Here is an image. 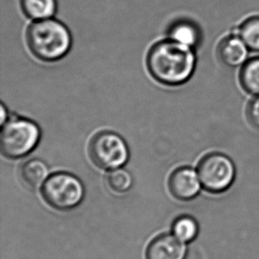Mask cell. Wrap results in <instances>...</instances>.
Returning <instances> with one entry per match:
<instances>
[{"mask_svg":"<svg viewBox=\"0 0 259 259\" xmlns=\"http://www.w3.org/2000/svg\"><path fill=\"white\" fill-rule=\"evenodd\" d=\"M28 49L38 60L46 62L60 60L72 46V35L63 22L54 18L34 21L26 31Z\"/></svg>","mask_w":259,"mask_h":259,"instance_id":"2","label":"cell"},{"mask_svg":"<svg viewBox=\"0 0 259 259\" xmlns=\"http://www.w3.org/2000/svg\"><path fill=\"white\" fill-rule=\"evenodd\" d=\"M240 83L249 94L259 97V57L247 60L240 71Z\"/></svg>","mask_w":259,"mask_h":259,"instance_id":"13","label":"cell"},{"mask_svg":"<svg viewBox=\"0 0 259 259\" xmlns=\"http://www.w3.org/2000/svg\"><path fill=\"white\" fill-rule=\"evenodd\" d=\"M198 224L194 218L181 216L175 220L172 224V234L181 242H189L196 238L198 234Z\"/></svg>","mask_w":259,"mask_h":259,"instance_id":"15","label":"cell"},{"mask_svg":"<svg viewBox=\"0 0 259 259\" xmlns=\"http://www.w3.org/2000/svg\"><path fill=\"white\" fill-rule=\"evenodd\" d=\"M186 246L175 235H160L148 245L146 259H185Z\"/></svg>","mask_w":259,"mask_h":259,"instance_id":"9","label":"cell"},{"mask_svg":"<svg viewBox=\"0 0 259 259\" xmlns=\"http://www.w3.org/2000/svg\"><path fill=\"white\" fill-rule=\"evenodd\" d=\"M89 155L95 165L112 171L121 168L128 161L130 150L119 135L112 131H102L91 138Z\"/></svg>","mask_w":259,"mask_h":259,"instance_id":"5","label":"cell"},{"mask_svg":"<svg viewBox=\"0 0 259 259\" xmlns=\"http://www.w3.org/2000/svg\"><path fill=\"white\" fill-rule=\"evenodd\" d=\"M49 174L48 165L38 158H33L25 162L19 172L21 182L32 190L42 187L49 177Z\"/></svg>","mask_w":259,"mask_h":259,"instance_id":"11","label":"cell"},{"mask_svg":"<svg viewBox=\"0 0 259 259\" xmlns=\"http://www.w3.org/2000/svg\"><path fill=\"white\" fill-rule=\"evenodd\" d=\"M247 119L254 127L259 130V97H255L249 102L246 110Z\"/></svg>","mask_w":259,"mask_h":259,"instance_id":"17","label":"cell"},{"mask_svg":"<svg viewBox=\"0 0 259 259\" xmlns=\"http://www.w3.org/2000/svg\"><path fill=\"white\" fill-rule=\"evenodd\" d=\"M167 34L169 39L194 49L199 45L202 39L198 26L186 19L175 21L168 28Z\"/></svg>","mask_w":259,"mask_h":259,"instance_id":"10","label":"cell"},{"mask_svg":"<svg viewBox=\"0 0 259 259\" xmlns=\"http://www.w3.org/2000/svg\"><path fill=\"white\" fill-rule=\"evenodd\" d=\"M168 187L172 196L181 201L194 199L203 188L197 172L188 166L180 167L172 172Z\"/></svg>","mask_w":259,"mask_h":259,"instance_id":"7","label":"cell"},{"mask_svg":"<svg viewBox=\"0 0 259 259\" xmlns=\"http://www.w3.org/2000/svg\"><path fill=\"white\" fill-rule=\"evenodd\" d=\"M196 172L207 192L221 194L227 191L235 182L236 168L227 155L211 152L200 160Z\"/></svg>","mask_w":259,"mask_h":259,"instance_id":"6","label":"cell"},{"mask_svg":"<svg viewBox=\"0 0 259 259\" xmlns=\"http://www.w3.org/2000/svg\"><path fill=\"white\" fill-rule=\"evenodd\" d=\"M21 10L26 17L34 21L53 18L57 12V0H21Z\"/></svg>","mask_w":259,"mask_h":259,"instance_id":"12","label":"cell"},{"mask_svg":"<svg viewBox=\"0 0 259 259\" xmlns=\"http://www.w3.org/2000/svg\"><path fill=\"white\" fill-rule=\"evenodd\" d=\"M146 63L156 81L166 86H178L192 76L196 68V53L194 48L165 39L151 46Z\"/></svg>","mask_w":259,"mask_h":259,"instance_id":"1","label":"cell"},{"mask_svg":"<svg viewBox=\"0 0 259 259\" xmlns=\"http://www.w3.org/2000/svg\"><path fill=\"white\" fill-rule=\"evenodd\" d=\"M82 182L75 175L58 172L50 175L42 186V196L50 206L58 210H70L84 197Z\"/></svg>","mask_w":259,"mask_h":259,"instance_id":"4","label":"cell"},{"mask_svg":"<svg viewBox=\"0 0 259 259\" xmlns=\"http://www.w3.org/2000/svg\"><path fill=\"white\" fill-rule=\"evenodd\" d=\"M107 184L112 191L122 194L132 188L133 178L125 169H114L107 175Z\"/></svg>","mask_w":259,"mask_h":259,"instance_id":"16","label":"cell"},{"mask_svg":"<svg viewBox=\"0 0 259 259\" xmlns=\"http://www.w3.org/2000/svg\"><path fill=\"white\" fill-rule=\"evenodd\" d=\"M250 50L237 34L228 35L217 47V56L221 63L228 67H242L248 60Z\"/></svg>","mask_w":259,"mask_h":259,"instance_id":"8","label":"cell"},{"mask_svg":"<svg viewBox=\"0 0 259 259\" xmlns=\"http://www.w3.org/2000/svg\"><path fill=\"white\" fill-rule=\"evenodd\" d=\"M7 110L5 108L3 104L1 105V125H3L5 123L7 122L6 119H7V114H6Z\"/></svg>","mask_w":259,"mask_h":259,"instance_id":"18","label":"cell"},{"mask_svg":"<svg viewBox=\"0 0 259 259\" xmlns=\"http://www.w3.org/2000/svg\"><path fill=\"white\" fill-rule=\"evenodd\" d=\"M41 137L38 126L24 118H14L2 125L0 150L6 158L18 159L29 154Z\"/></svg>","mask_w":259,"mask_h":259,"instance_id":"3","label":"cell"},{"mask_svg":"<svg viewBox=\"0 0 259 259\" xmlns=\"http://www.w3.org/2000/svg\"><path fill=\"white\" fill-rule=\"evenodd\" d=\"M235 34L243 40L250 51L259 53V16L246 19Z\"/></svg>","mask_w":259,"mask_h":259,"instance_id":"14","label":"cell"}]
</instances>
